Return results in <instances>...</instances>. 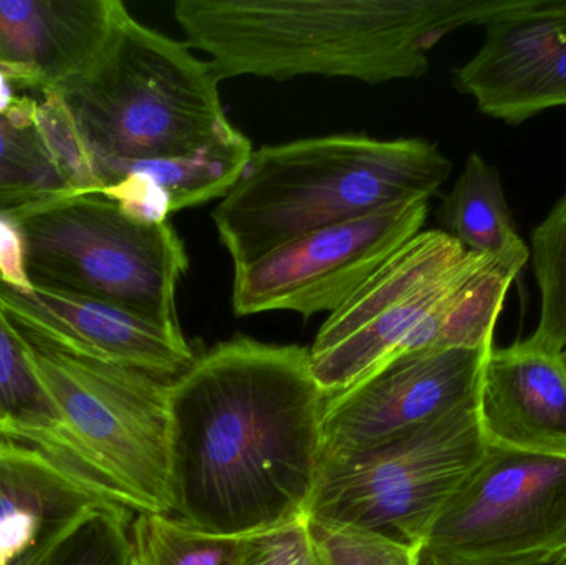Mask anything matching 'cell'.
I'll list each match as a JSON object with an SVG mask.
<instances>
[{"label": "cell", "mask_w": 566, "mask_h": 565, "mask_svg": "<svg viewBox=\"0 0 566 565\" xmlns=\"http://www.w3.org/2000/svg\"><path fill=\"white\" fill-rule=\"evenodd\" d=\"M326 404L310 348L235 337L196 357L169 388L171 516L218 536L305 520Z\"/></svg>", "instance_id": "cell-1"}, {"label": "cell", "mask_w": 566, "mask_h": 565, "mask_svg": "<svg viewBox=\"0 0 566 565\" xmlns=\"http://www.w3.org/2000/svg\"><path fill=\"white\" fill-rule=\"evenodd\" d=\"M525 0H178L175 19L219 80L302 75L419 79L454 30L488 25Z\"/></svg>", "instance_id": "cell-2"}, {"label": "cell", "mask_w": 566, "mask_h": 565, "mask_svg": "<svg viewBox=\"0 0 566 565\" xmlns=\"http://www.w3.org/2000/svg\"><path fill=\"white\" fill-rule=\"evenodd\" d=\"M452 163L428 139L316 136L252 153L212 212L234 269L326 226L406 201H431Z\"/></svg>", "instance_id": "cell-3"}, {"label": "cell", "mask_w": 566, "mask_h": 565, "mask_svg": "<svg viewBox=\"0 0 566 565\" xmlns=\"http://www.w3.org/2000/svg\"><path fill=\"white\" fill-rule=\"evenodd\" d=\"M60 421L50 463L106 503L172 514L171 380L103 360L0 305Z\"/></svg>", "instance_id": "cell-4"}, {"label": "cell", "mask_w": 566, "mask_h": 565, "mask_svg": "<svg viewBox=\"0 0 566 565\" xmlns=\"http://www.w3.org/2000/svg\"><path fill=\"white\" fill-rule=\"evenodd\" d=\"M219 82L188 43L126 10L92 65L52 88L75 116L105 188L119 166L188 155L234 132Z\"/></svg>", "instance_id": "cell-5"}, {"label": "cell", "mask_w": 566, "mask_h": 565, "mask_svg": "<svg viewBox=\"0 0 566 565\" xmlns=\"http://www.w3.org/2000/svg\"><path fill=\"white\" fill-rule=\"evenodd\" d=\"M19 221L33 289L179 325L176 294L189 258L171 222L136 221L98 192L63 196Z\"/></svg>", "instance_id": "cell-6"}, {"label": "cell", "mask_w": 566, "mask_h": 565, "mask_svg": "<svg viewBox=\"0 0 566 565\" xmlns=\"http://www.w3.org/2000/svg\"><path fill=\"white\" fill-rule=\"evenodd\" d=\"M489 450L475 397L405 437L322 461L306 517L422 547Z\"/></svg>", "instance_id": "cell-7"}, {"label": "cell", "mask_w": 566, "mask_h": 565, "mask_svg": "<svg viewBox=\"0 0 566 565\" xmlns=\"http://www.w3.org/2000/svg\"><path fill=\"white\" fill-rule=\"evenodd\" d=\"M474 258L441 229L421 231L329 314L310 347L313 377L328 398L401 355Z\"/></svg>", "instance_id": "cell-8"}, {"label": "cell", "mask_w": 566, "mask_h": 565, "mask_svg": "<svg viewBox=\"0 0 566 565\" xmlns=\"http://www.w3.org/2000/svg\"><path fill=\"white\" fill-rule=\"evenodd\" d=\"M426 547L474 565L566 559V457L491 448L432 526Z\"/></svg>", "instance_id": "cell-9"}, {"label": "cell", "mask_w": 566, "mask_h": 565, "mask_svg": "<svg viewBox=\"0 0 566 565\" xmlns=\"http://www.w3.org/2000/svg\"><path fill=\"white\" fill-rule=\"evenodd\" d=\"M429 201H406L326 226L235 269L232 308L238 317L338 311L401 245L422 231Z\"/></svg>", "instance_id": "cell-10"}, {"label": "cell", "mask_w": 566, "mask_h": 565, "mask_svg": "<svg viewBox=\"0 0 566 565\" xmlns=\"http://www.w3.org/2000/svg\"><path fill=\"white\" fill-rule=\"evenodd\" d=\"M492 348L398 355L333 395L323 418L322 461L388 443L474 400Z\"/></svg>", "instance_id": "cell-11"}, {"label": "cell", "mask_w": 566, "mask_h": 565, "mask_svg": "<svg viewBox=\"0 0 566 565\" xmlns=\"http://www.w3.org/2000/svg\"><path fill=\"white\" fill-rule=\"evenodd\" d=\"M0 305L39 322L95 357L165 380L181 377L196 360L181 325L165 324L95 299L33 287L22 291L0 279Z\"/></svg>", "instance_id": "cell-12"}, {"label": "cell", "mask_w": 566, "mask_h": 565, "mask_svg": "<svg viewBox=\"0 0 566 565\" xmlns=\"http://www.w3.org/2000/svg\"><path fill=\"white\" fill-rule=\"evenodd\" d=\"M489 447L566 457V365L531 338L492 348L478 395Z\"/></svg>", "instance_id": "cell-13"}, {"label": "cell", "mask_w": 566, "mask_h": 565, "mask_svg": "<svg viewBox=\"0 0 566 565\" xmlns=\"http://www.w3.org/2000/svg\"><path fill=\"white\" fill-rule=\"evenodd\" d=\"M125 12L119 0H0V62L52 88L92 65Z\"/></svg>", "instance_id": "cell-14"}, {"label": "cell", "mask_w": 566, "mask_h": 565, "mask_svg": "<svg viewBox=\"0 0 566 565\" xmlns=\"http://www.w3.org/2000/svg\"><path fill=\"white\" fill-rule=\"evenodd\" d=\"M565 46L566 0H525L485 25L479 52L454 70L455 86L484 115L502 119Z\"/></svg>", "instance_id": "cell-15"}, {"label": "cell", "mask_w": 566, "mask_h": 565, "mask_svg": "<svg viewBox=\"0 0 566 565\" xmlns=\"http://www.w3.org/2000/svg\"><path fill=\"white\" fill-rule=\"evenodd\" d=\"M96 506L115 504L90 493L33 448L0 438V563H29Z\"/></svg>", "instance_id": "cell-16"}, {"label": "cell", "mask_w": 566, "mask_h": 565, "mask_svg": "<svg viewBox=\"0 0 566 565\" xmlns=\"http://www.w3.org/2000/svg\"><path fill=\"white\" fill-rule=\"evenodd\" d=\"M254 148L238 128L196 151L148 159L113 169L106 196L136 221H169V215L212 199L224 198L239 181Z\"/></svg>", "instance_id": "cell-17"}, {"label": "cell", "mask_w": 566, "mask_h": 565, "mask_svg": "<svg viewBox=\"0 0 566 565\" xmlns=\"http://www.w3.org/2000/svg\"><path fill=\"white\" fill-rule=\"evenodd\" d=\"M441 231L465 251L489 255L522 272L531 249L518 234L505 198L501 172L471 153L438 211Z\"/></svg>", "instance_id": "cell-18"}, {"label": "cell", "mask_w": 566, "mask_h": 565, "mask_svg": "<svg viewBox=\"0 0 566 565\" xmlns=\"http://www.w3.org/2000/svg\"><path fill=\"white\" fill-rule=\"evenodd\" d=\"M59 430L55 408L0 312V438L27 444L52 460Z\"/></svg>", "instance_id": "cell-19"}, {"label": "cell", "mask_w": 566, "mask_h": 565, "mask_svg": "<svg viewBox=\"0 0 566 565\" xmlns=\"http://www.w3.org/2000/svg\"><path fill=\"white\" fill-rule=\"evenodd\" d=\"M254 543L202 533L171 514L138 513L129 524V565H242Z\"/></svg>", "instance_id": "cell-20"}, {"label": "cell", "mask_w": 566, "mask_h": 565, "mask_svg": "<svg viewBox=\"0 0 566 565\" xmlns=\"http://www.w3.org/2000/svg\"><path fill=\"white\" fill-rule=\"evenodd\" d=\"M541 315L531 341L562 355L566 348V195L532 232Z\"/></svg>", "instance_id": "cell-21"}, {"label": "cell", "mask_w": 566, "mask_h": 565, "mask_svg": "<svg viewBox=\"0 0 566 565\" xmlns=\"http://www.w3.org/2000/svg\"><path fill=\"white\" fill-rule=\"evenodd\" d=\"M133 517L118 506L92 508L23 565H129Z\"/></svg>", "instance_id": "cell-22"}, {"label": "cell", "mask_w": 566, "mask_h": 565, "mask_svg": "<svg viewBox=\"0 0 566 565\" xmlns=\"http://www.w3.org/2000/svg\"><path fill=\"white\" fill-rule=\"evenodd\" d=\"M35 128L72 195H92L103 188L95 156L56 90L43 88L36 100Z\"/></svg>", "instance_id": "cell-23"}, {"label": "cell", "mask_w": 566, "mask_h": 565, "mask_svg": "<svg viewBox=\"0 0 566 565\" xmlns=\"http://www.w3.org/2000/svg\"><path fill=\"white\" fill-rule=\"evenodd\" d=\"M36 100L23 95L0 115V168L56 195H72L35 128Z\"/></svg>", "instance_id": "cell-24"}, {"label": "cell", "mask_w": 566, "mask_h": 565, "mask_svg": "<svg viewBox=\"0 0 566 565\" xmlns=\"http://www.w3.org/2000/svg\"><path fill=\"white\" fill-rule=\"evenodd\" d=\"M306 534L319 565H419L422 547L371 531L305 517Z\"/></svg>", "instance_id": "cell-25"}, {"label": "cell", "mask_w": 566, "mask_h": 565, "mask_svg": "<svg viewBox=\"0 0 566 565\" xmlns=\"http://www.w3.org/2000/svg\"><path fill=\"white\" fill-rule=\"evenodd\" d=\"M242 565H319L305 520L255 536L254 547Z\"/></svg>", "instance_id": "cell-26"}, {"label": "cell", "mask_w": 566, "mask_h": 565, "mask_svg": "<svg viewBox=\"0 0 566 565\" xmlns=\"http://www.w3.org/2000/svg\"><path fill=\"white\" fill-rule=\"evenodd\" d=\"M566 106V46L548 69L512 103L502 116L509 125H521L545 109Z\"/></svg>", "instance_id": "cell-27"}, {"label": "cell", "mask_w": 566, "mask_h": 565, "mask_svg": "<svg viewBox=\"0 0 566 565\" xmlns=\"http://www.w3.org/2000/svg\"><path fill=\"white\" fill-rule=\"evenodd\" d=\"M0 279L22 291L32 289L27 274V244L15 216L0 212Z\"/></svg>", "instance_id": "cell-28"}, {"label": "cell", "mask_w": 566, "mask_h": 565, "mask_svg": "<svg viewBox=\"0 0 566 565\" xmlns=\"http://www.w3.org/2000/svg\"><path fill=\"white\" fill-rule=\"evenodd\" d=\"M63 196L66 195H56V192L40 189L39 186L0 168V212L22 218V216L43 208Z\"/></svg>", "instance_id": "cell-29"}, {"label": "cell", "mask_w": 566, "mask_h": 565, "mask_svg": "<svg viewBox=\"0 0 566 565\" xmlns=\"http://www.w3.org/2000/svg\"><path fill=\"white\" fill-rule=\"evenodd\" d=\"M419 565H442L439 563L438 557L428 550V547L422 546L421 554H419Z\"/></svg>", "instance_id": "cell-30"}, {"label": "cell", "mask_w": 566, "mask_h": 565, "mask_svg": "<svg viewBox=\"0 0 566 565\" xmlns=\"http://www.w3.org/2000/svg\"><path fill=\"white\" fill-rule=\"evenodd\" d=\"M436 556V554H434ZM439 559V563L442 565H474V564H468V563H461V561H454V559H444V557L436 556Z\"/></svg>", "instance_id": "cell-31"}, {"label": "cell", "mask_w": 566, "mask_h": 565, "mask_svg": "<svg viewBox=\"0 0 566 565\" xmlns=\"http://www.w3.org/2000/svg\"><path fill=\"white\" fill-rule=\"evenodd\" d=\"M562 360H564V364L566 365V348L562 352Z\"/></svg>", "instance_id": "cell-32"}, {"label": "cell", "mask_w": 566, "mask_h": 565, "mask_svg": "<svg viewBox=\"0 0 566 565\" xmlns=\"http://www.w3.org/2000/svg\"><path fill=\"white\" fill-rule=\"evenodd\" d=\"M557 565H566V559L565 561H562L560 564H557Z\"/></svg>", "instance_id": "cell-33"}, {"label": "cell", "mask_w": 566, "mask_h": 565, "mask_svg": "<svg viewBox=\"0 0 566 565\" xmlns=\"http://www.w3.org/2000/svg\"><path fill=\"white\" fill-rule=\"evenodd\" d=\"M0 565H3L2 563H0Z\"/></svg>", "instance_id": "cell-34"}, {"label": "cell", "mask_w": 566, "mask_h": 565, "mask_svg": "<svg viewBox=\"0 0 566 565\" xmlns=\"http://www.w3.org/2000/svg\"><path fill=\"white\" fill-rule=\"evenodd\" d=\"M0 63H3V62H0Z\"/></svg>", "instance_id": "cell-35"}]
</instances>
